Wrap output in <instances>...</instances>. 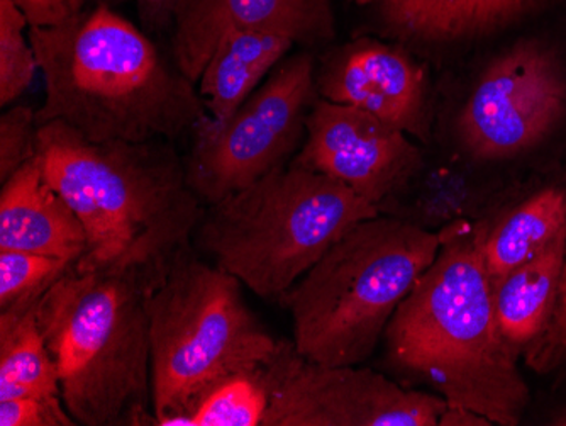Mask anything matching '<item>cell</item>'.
<instances>
[{
    "label": "cell",
    "mask_w": 566,
    "mask_h": 426,
    "mask_svg": "<svg viewBox=\"0 0 566 426\" xmlns=\"http://www.w3.org/2000/svg\"><path fill=\"white\" fill-rule=\"evenodd\" d=\"M552 425L566 426V408H563L562 412L552 419Z\"/></svg>",
    "instance_id": "f1b7e54d"
},
{
    "label": "cell",
    "mask_w": 566,
    "mask_h": 426,
    "mask_svg": "<svg viewBox=\"0 0 566 426\" xmlns=\"http://www.w3.org/2000/svg\"><path fill=\"white\" fill-rule=\"evenodd\" d=\"M30 19L18 0H0V104L15 103L40 72Z\"/></svg>",
    "instance_id": "44dd1931"
},
{
    "label": "cell",
    "mask_w": 566,
    "mask_h": 426,
    "mask_svg": "<svg viewBox=\"0 0 566 426\" xmlns=\"http://www.w3.org/2000/svg\"><path fill=\"white\" fill-rule=\"evenodd\" d=\"M73 263L21 250H0V310L38 304Z\"/></svg>",
    "instance_id": "7402d4cb"
},
{
    "label": "cell",
    "mask_w": 566,
    "mask_h": 426,
    "mask_svg": "<svg viewBox=\"0 0 566 426\" xmlns=\"http://www.w3.org/2000/svg\"><path fill=\"white\" fill-rule=\"evenodd\" d=\"M321 98L356 107L416 138H428L424 70L399 48L359 40L331 53L316 77Z\"/></svg>",
    "instance_id": "4fadbf2b"
},
{
    "label": "cell",
    "mask_w": 566,
    "mask_h": 426,
    "mask_svg": "<svg viewBox=\"0 0 566 426\" xmlns=\"http://www.w3.org/2000/svg\"><path fill=\"white\" fill-rule=\"evenodd\" d=\"M565 245L566 228L494 288L499 329L517 355L548 329L562 284Z\"/></svg>",
    "instance_id": "9a60e30c"
},
{
    "label": "cell",
    "mask_w": 566,
    "mask_h": 426,
    "mask_svg": "<svg viewBox=\"0 0 566 426\" xmlns=\"http://www.w3.org/2000/svg\"><path fill=\"white\" fill-rule=\"evenodd\" d=\"M358 4L368 6V4H384L385 0H356Z\"/></svg>",
    "instance_id": "f546056e"
},
{
    "label": "cell",
    "mask_w": 566,
    "mask_h": 426,
    "mask_svg": "<svg viewBox=\"0 0 566 426\" xmlns=\"http://www.w3.org/2000/svg\"><path fill=\"white\" fill-rule=\"evenodd\" d=\"M489 221L450 222L441 250L385 330L387 361L492 425L516 426L530 387L499 329L494 289L483 262Z\"/></svg>",
    "instance_id": "7a4b0ae2"
},
{
    "label": "cell",
    "mask_w": 566,
    "mask_h": 426,
    "mask_svg": "<svg viewBox=\"0 0 566 426\" xmlns=\"http://www.w3.org/2000/svg\"><path fill=\"white\" fill-rule=\"evenodd\" d=\"M441 426H492L489 419L460 406H447L440 418Z\"/></svg>",
    "instance_id": "83f0119b"
},
{
    "label": "cell",
    "mask_w": 566,
    "mask_h": 426,
    "mask_svg": "<svg viewBox=\"0 0 566 426\" xmlns=\"http://www.w3.org/2000/svg\"><path fill=\"white\" fill-rule=\"evenodd\" d=\"M295 164L327 175L380 209L421 167L418 146L378 117L329 101H317L305 120Z\"/></svg>",
    "instance_id": "8fae6325"
},
{
    "label": "cell",
    "mask_w": 566,
    "mask_h": 426,
    "mask_svg": "<svg viewBox=\"0 0 566 426\" xmlns=\"http://www.w3.org/2000/svg\"><path fill=\"white\" fill-rule=\"evenodd\" d=\"M378 215L338 180L294 162L208 206L193 243L254 294L280 301L353 225Z\"/></svg>",
    "instance_id": "8992f818"
},
{
    "label": "cell",
    "mask_w": 566,
    "mask_h": 426,
    "mask_svg": "<svg viewBox=\"0 0 566 426\" xmlns=\"http://www.w3.org/2000/svg\"><path fill=\"white\" fill-rule=\"evenodd\" d=\"M294 44L285 34L269 31H241L226 38L197 81L209 120L222 123L233 116Z\"/></svg>",
    "instance_id": "2e32d148"
},
{
    "label": "cell",
    "mask_w": 566,
    "mask_h": 426,
    "mask_svg": "<svg viewBox=\"0 0 566 426\" xmlns=\"http://www.w3.org/2000/svg\"><path fill=\"white\" fill-rule=\"evenodd\" d=\"M38 304L0 310V399L62 397L55 362L38 324Z\"/></svg>",
    "instance_id": "d6986e66"
},
{
    "label": "cell",
    "mask_w": 566,
    "mask_h": 426,
    "mask_svg": "<svg viewBox=\"0 0 566 426\" xmlns=\"http://www.w3.org/2000/svg\"><path fill=\"white\" fill-rule=\"evenodd\" d=\"M565 116V69L549 48L524 41L486 66L458 135L479 160H512L542 145Z\"/></svg>",
    "instance_id": "30bf717a"
},
{
    "label": "cell",
    "mask_w": 566,
    "mask_h": 426,
    "mask_svg": "<svg viewBox=\"0 0 566 426\" xmlns=\"http://www.w3.org/2000/svg\"><path fill=\"white\" fill-rule=\"evenodd\" d=\"M314 85L313 56L297 55L282 63L233 116L222 123L208 116L197 124L186 170L203 205H216L282 165L302 136Z\"/></svg>",
    "instance_id": "ba28073f"
},
{
    "label": "cell",
    "mask_w": 566,
    "mask_h": 426,
    "mask_svg": "<svg viewBox=\"0 0 566 426\" xmlns=\"http://www.w3.org/2000/svg\"><path fill=\"white\" fill-rule=\"evenodd\" d=\"M527 364L539 374H548L566 364V245L562 284L548 329L524 352Z\"/></svg>",
    "instance_id": "cb8c5ba5"
},
{
    "label": "cell",
    "mask_w": 566,
    "mask_h": 426,
    "mask_svg": "<svg viewBox=\"0 0 566 426\" xmlns=\"http://www.w3.org/2000/svg\"><path fill=\"white\" fill-rule=\"evenodd\" d=\"M87 0H18L31 27H55L84 11Z\"/></svg>",
    "instance_id": "484cf974"
},
{
    "label": "cell",
    "mask_w": 566,
    "mask_h": 426,
    "mask_svg": "<svg viewBox=\"0 0 566 426\" xmlns=\"http://www.w3.org/2000/svg\"><path fill=\"white\" fill-rule=\"evenodd\" d=\"M269 391L262 372L216 384L189 413L190 426H263Z\"/></svg>",
    "instance_id": "ffe728a7"
},
{
    "label": "cell",
    "mask_w": 566,
    "mask_h": 426,
    "mask_svg": "<svg viewBox=\"0 0 566 426\" xmlns=\"http://www.w3.org/2000/svg\"><path fill=\"white\" fill-rule=\"evenodd\" d=\"M178 0H138L142 21L149 30H161L171 24Z\"/></svg>",
    "instance_id": "4316f807"
},
{
    "label": "cell",
    "mask_w": 566,
    "mask_h": 426,
    "mask_svg": "<svg viewBox=\"0 0 566 426\" xmlns=\"http://www.w3.org/2000/svg\"><path fill=\"white\" fill-rule=\"evenodd\" d=\"M263 380V426H438L448 406L440 394L407 389L374 368L307 361L292 342Z\"/></svg>",
    "instance_id": "9c48e42d"
},
{
    "label": "cell",
    "mask_w": 566,
    "mask_h": 426,
    "mask_svg": "<svg viewBox=\"0 0 566 426\" xmlns=\"http://www.w3.org/2000/svg\"><path fill=\"white\" fill-rule=\"evenodd\" d=\"M539 0H385L394 30L421 40L479 37L505 27Z\"/></svg>",
    "instance_id": "ac0fdd59"
},
{
    "label": "cell",
    "mask_w": 566,
    "mask_h": 426,
    "mask_svg": "<svg viewBox=\"0 0 566 426\" xmlns=\"http://www.w3.org/2000/svg\"><path fill=\"white\" fill-rule=\"evenodd\" d=\"M566 228V189L546 187L489 221L482 253L492 289Z\"/></svg>",
    "instance_id": "e0dca14e"
},
{
    "label": "cell",
    "mask_w": 566,
    "mask_h": 426,
    "mask_svg": "<svg viewBox=\"0 0 566 426\" xmlns=\"http://www.w3.org/2000/svg\"><path fill=\"white\" fill-rule=\"evenodd\" d=\"M241 285L190 250L146 292L153 425L190 426L189 413L216 384L279 357L285 342L251 313Z\"/></svg>",
    "instance_id": "52a82bcc"
},
{
    "label": "cell",
    "mask_w": 566,
    "mask_h": 426,
    "mask_svg": "<svg viewBox=\"0 0 566 426\" xmlns=\"http://www.w3.org/2000/svg\"><path fill=\"white\" fill-rule=\"evenodd\" d=\"M62 397L0 399V426H75Z\"/></svg>",
    "instance_id": "d4e9b609"
},
{
    "label": "cell",
    "mask_w": 566,
    "mask_h": 426,
    "mask_svg": "<svg viewBox=\"0 0 566 426\" xmlns=\"http://www.w3.org/2000/svg\"><path fill=\"white\" fill-rule=\"evenodd\" d=\"M87 247L81 219L48 180L38 154L2 183L0 250L41 253L75 266Z\"/></svg>",
    "instance_id": "5bb4252c"
},
{
    "label": "cell",
    "mask_w": 566,
    "mask_h": 426,
    "mask_svg": "<svg viewBox=\"0 0 566 426\" xmlns=\"http://www.w3.org/2000/svg\"><path fill=\"white\" fill-rule=\"evenodd\" d=\"M36 111L15 106L0 116V183L11 177L38 154Z\"/></svg>",
    "instance_id": "603a6c76"
},
{
    "label": "cell",
    "mask_w": 566,
    "mask_h": 426,
    "mask_svg": "<svg viewBox=\"0 0 566 426\" xmlns=\"http://www.w3.org/2000/svg\"><path fill=\"white\" fill-rule=\"evenodd\" d=\"M44 81L40 126L65 124L94 143L175 139L208 117L196 84L109 6L31 27Z\"/></svg>",
    "instance_id": "3957f363"
},
{
    "label": "cell",
    "mask_w": 566,
    "mask_h": 426,
    "mask_svg": "<svg viewBox=\"0 0 566 426\" xmlns=\"http://www.w3.org/2000/svg\"><path fill=\"white\" fill-rule=\"evenodd\" d=\"M441 241V231L396 216L353 225L280 299L297 354L323 365L364 364Z\"/></svg>",
    "instance_id": "5b68a950"
},
{
    "label": "cell",
    "mask_w": 566,
    "mask_h": 426,
    "mask_svg": "<svg viewBox=\"0 0 566 426\" xmlns=\"http://www.w3.org/2000/svg\"><path fill=\"white\" fill-rule=\"evenodd\" d=\"M329 0H178L171 19V60L197 85L216 48L241 31L285 34L295 43L333 37Z\"/></svg>",
    "instance_id": "7c38bea8"
},
{
    "label": "cell",
    "mask_w": 566,
    "mask_h": 426,
    "mask_svg": "<svg viewBox=\"0 0 566 426\" xmlns=\"http://www.w3.org/2000/svg\"><path fill=\"white\" fill-rule=\"evenodd\" d=\"M36 318L76 425H153L151 346L142 285L73 266L44 292Z\"/></svg>",
    "instance_id": "277c9868"
},
{
    "label": "cell",
    "mask_w": 566,
    "mask_h": 426,
    "mask_svg": "<svg viewBox=\"0 0 566 426\" xmlns=\"http://www.w3.org/2000/svg\"><path fill=\"white\" fill-rule=\"evenodd\" d=\"M38 157L87 235L76 270L114 273L148 292L192 250L206 208L164 139L94 143L48 123Z\"/></svg>",
    "instance_id": "6da1fadb"
}]
</instances>
